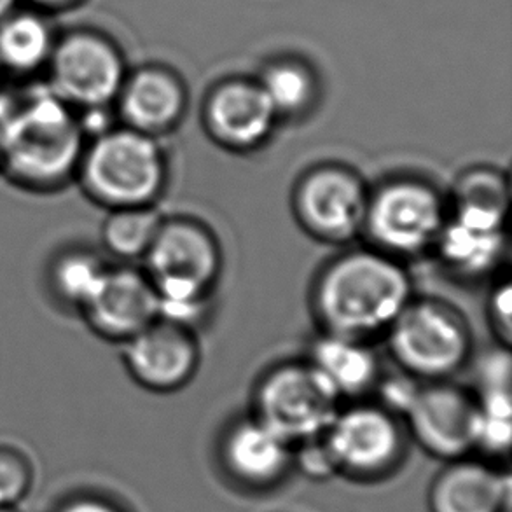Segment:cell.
Returning <instances> with one entry per match:
<instances>
[{"instance_id": "484cf974", "label": "cell", "mask_w": 512, "mask_h": 512, "mask_svg": "<svg viewBox=\"0 0 512 512\" xmlns=\"http://www.w3.org/2000/svg\"><path fill=\"white\" fill-rule=\"evenodd\" d=\"M49 512H132L121 500L97 488H76L56 500Z\"/></svg>"}, {"instance_id": "603a6c76", "label": "cell", "mask_w": 512, "mask_h": 512, "mask_svg": "<svg viewBox=\"0 0 512 512\" xmlns=\"http://www.w3.org/2000/svg\"><path fill=\"white\" fill-rule=\"evenodd\" d=\"M163 219L154 205L112 208L100 226V243L109 256L123 264L144 261Z\"/></svg>"}, {"instance_id": "2e32d148", "label": "cell", "mask_w": 512, "mask_h": 512, "mask_svg": "<svg viewBox=\"0 0 512 512\" xmlns=\"http://www.w3.org/2000/svg\"><path fill=\"white\" fill-rule=\"evenodd\" d=\"M186 109V84L161 65L128 70L114 102L119 125L158 140L180 125Z\"/></svg>"}, {"instance_id": "7a4b0ae2", "label": "cell", "mask_w": 512, "mask_h": 512, "mask_svg": "<svg viewBox=\"0 0 512 512\" xmlns=\"http://www.w3.org/2000/svg\"><path fill=\"white\" fill-rule=\"evenodd\" d=\"M86 142L77 111L37 91L13 102L0 125V177L25 193H60L74 184Z\"/></svg>"}, {"instance_id": "9c48e42d", "label": "cell", "mask_w": 512, "mask_h": 512, "mask_svg": "<svg viewBox=\"0 0 512 512\" xmlns=\"http://www.w3.org/2000/svg\"><path fill=\"white\" fill-rule=\"evenodd\" d=\"M322 439L336 474L366 483L394 474L406 453L399 416L380 404L340 409Z\"/></svg>"}, {"instance_id": "3957f363", "label": "cell", "mask_w": 512, "mask_h": 512, "mask_svg": "<svg viewBox=\"0 0 512 512\" xmlns=\"http://www.w3.org/2000/svg\"><path fill=\"white\" fill-rule=\"evenodd\" d=\"M144 261L160 299V319L193 329L221 277L214 233L193 219H163Z\"/></svg>"}, {"instance_id": "4fadbf2b", "label": "cell", "mask_w": 512, "mask_h": 512, "mask_svg": "<svg viewBox=\"0 0 512 512\" xmlns=\"http://www.w3.org/2000/svg\"><path fill=\"white\" fill-rule=\"evenodd\" d=\"M121 360L139 387L170 394L193 380L200 366V346L193 329L158 319L121 343Z\"/></svg>"}, {"instance_id": "e0dca14e", "label": "cell", "mask_w": 512, "mask_h": 512, "mask_svg": "<svg viewBox=\"0 0 512 512\" xmlns=\"http://www.w3.org/2000/svg\"><path fill=\"white\" fill-rule=\"evenodd\" d=\"M507 472L478 458L451 460L429 488L430 512H506L511 485Z\"/></svg>"}, {"instance_id": "9a60e30c", "label": "cell", "mask_w": 512, "mask_h": 512, "mask_svg": "<svg viewBox=\"0 0 512 512\" xmlns=\"http://www.w3.org/2000/svg\"><path fill=\"white\" fill-rule=\"evenodd\" d=\"M278 119L257 81L226 79L208 93L203 123L215 144L233 153H252L271 139Z\"/></svg>"}, {"instance_id": "7c38bea8", "label": "cell", "mask_w": 512, "mask_h": 512, "mask_svg": "<svg viewBox=\"0 0 512 512\" xmlns=\"http://www.w3.org/2000/svg\"><path fill=\"white\" fill-rule=\"evenodd\" d=\"M79 315L97 338L121 345L160 319V299L146 271L119 264L107 268Z\"/></svg>"}, {"instance_id": "ac0fdd59", "label": "cell", "mask_w": 512, "mask_h": 512, "mask_svg": "<svg viewBox=\"0 0 512 512\" xmlns=\"http://www.w3.org/2000/svg\"><path fill=\"white\" fill-rule=\"evenodd\" d=\"M55 25L51 16L34 7H16L0 20V67L6 77L39 76L48 69L55 49Z\"/></svg>"}, {"instance_id": "8992f818", "label": "cell", "mask_w": 512, "mask_h": 512, "mask_svg": "<svg viewBox=\"0 0 512 512\" xmlns=\"http://www.w3.org/2000/svg\"><path fill=\"white\" fill-rule=\"evenodd\" d=\"M450 217L436 187L422 179L397 177L369 193L364 233L373 249L402 259L434 250Z\"/></svg>"}, {"instance_id": "d4e9b609", "label": "cell", "mask_w": 512, "mask_h": 512, "mask_svg": "<svg viewBox=\"0 0 512 512\" xmlns=\"http://www.w3.org/2000/svg\"><path fill=\"white\" fill-rule=\"evenodd\" d=\"M34 483V462L27 453L13 444L0 443V507L20 509Z\"/></svg>"}, {"instance_id": "5b68a950", "label": "cell", "mask_w": 512, "mask_h": 512, "mask_svg": "<svg viewBox=\"0 0 512 512\" xmlns=\"http://www.w3.org/2000/svg\"><path fill=\"white\" fill-rule=\"evenodd\" d=\"M385 336L395 362L420 381L448 380L471 357V329L439 299H411Z\"/></svg>"}, {"instance_id": "4dcf8cb0", "label": "cell", "mask_w": 512, "mask_h": 512, "mask_svg": "<svg viewBox=\"0 0 512 512\" xmlns=\"http://www.w3.org/2000/svg\"><path fill=\"white\" fill-rule=\"evenodd\" d=\"M21 2L53 16V14L67 13L70 9H76L83 4L84 0H21Z\"/></svg>"}, {"instance_id": "6da1fadb", "label": "cell", "mask_w": 512, "mask_h": 512, "mask_svg": "<svg viewBox=\"0 0 512 512\" xmlns=\"http://www.w3.org/2000/svg\"><path fill=\"white\" fill-rule=\"evenodd\" d=\"M413 298V282L401 259L355 249L320 271L312 303L324 333L369 341L387 333Z\"/></svg>"}, {"instance_id": "277c9868", "label": "cell", "mask_w": 512, "mask_h": 512, "mask_svg": "<svg viewBox=\"0 0 512 512\" xmlns=\"http://www.w3.org/2000/svg\"><path fill=\"white\" fill-rule=\"evenodd\" d=\"M167 179L160 140L118 123L88 139L74 184L91 203L112 210L154 205Z\"/></svg>"}, {"instance_id": "836d02e7", "label": "cell", "mask_w": 512, "mask_h": 512, "mask_svg": "<svg viewBox=\"0 0 512 512\" xmlns=\"http://www.w3.org/2000/svg\"><path fill=\"white\" fill-rule=\"evenodd\" d=\"M4 79H6V76H4V72H2V67H0V88H2V83H4Z\"/></svg>"}, {"instance_id": "d6986e66", "label": "cell", "mask_w": 512, "mask_h": 512, "mask_svg": "<svg viewBox=\"0 0 512 512\" xmlns=\"http://www.w3.org/2000/svg\"><path fill=\"white\" fill-rule=\"evenodd\" d=\"M308 362L317 367L341 399L359 397L380 380V366L367 341L324 333L315 341Z\"/></svg>"}, {"instance_id": "5bb4252c", "label": "cell", "mask_w": 512, "mask_h": 512, "mask_svg": "<svg viewBox=\"0 0 512 512\" xmlns=\"http://www.w3.org/2000/svg\"><path fill=\"white\" fill-rule=\"evenodd\" d=\"M217 458L226 478L245 492H271L294 471V448L256 416L224 430Z\"/></svg>"}, {"instance_id": "4316f807", "label": "cell", "mask_w": 512, "mask_h": 512, "mask_svg": "<svg viewBox=\"0 0 512 512\" xmlns=\"http://www.w3.org/2000/svg\"><path fill=\"white\" fill-rule=\"evenodd\" d=\"M294 469H299L315 481H324L336 474L333 460L322 437L294 446Z\"/></svg>"}, {"instance_id": "44dd1931", "label": "cell", "mask_w": 512, "mask_h": 512, "mask_svg": "<svg viewBox=\"0 0 512 512\" xmlns=\"http://www.w3.org/2000/svg\"><path fill=\"white\" fill-rule=\"evenodd\" d=\"M109 264L97 250L74 243L56 250L46 268V287L55 303L79 315L97 291Z\"/></svg>"}, {"instance_id": "cb8c5ba5", "label": "cell", "mask_w": 512, "mask_h": 512, "mask_svg": "<svg viewBox=\"0 0 512 512\" xmlns=\"http://www.w3.org/2000/svg\"><path fill=\"white\" fill-rule=\"evenodd\" d=\"M278 119L303 118L317 104V76L301 60L282 58L268 63L257 79Z\"/></svg>"}, {"instance_id": "f1b7e54d", "label": "cell", "mask_w": 512, "mask_h": 512, "mask_svg": "<svg viewBox=\"0 0 512 512\" xmlns=\"http://www.w3.org/2000/svg\"><path fill=\"white\" fill-rule=\"evenodd\" d=\"M479 392L511 390V359L507 348L488 353L478 367Z\"/></svg>"}, {"instance_id": "8fae6325", "label": "cell", "mask_w": 512, "mask_h": 512, "mask_svg": "<svg viewBox=\"0 0 512 512\" xmlns=\"http://www.w3.org/2000/svg\"><path fill=\"white\" fill-rule=\"evenodd\" d=\"M402 418L416 443L432 457L451 462L469 457L476 448L478 401L446 380L420 385Z\"/></svg>"}, {"instance_id": "ba28073f", "label": "cell", "mask_w": 512, "mask_h": 512, "mask_svg": "<svg viewBox=\"0 0 512 512\" xmlns=\"http://www.w3.org/2000/svg\"><path fill=\"white\" fill-rule=\"evenodd\" d=\"M340 395L317 367L287 362L273 367L257 385L254 415L291 444L322 437L341 409Z\"/></svg>"}, {"instance_id": "7402d4cb", "label": "cell", "mask_w": 512, "mask_h": 512, "mask_svg": "<svg viewBox=\"0 0 512 512\" xmlns=\"http://www.w3.org/2000/svg\"><path fill=\"white\" fill-rule=\"evenodd\" d=\"M444 266L458 277H485L499 266L506 250L504 231H478L448 217L434 247Z\"/></svg>"}, {"instance_id": "d6a6232c", "label": "cell", "mask_w": 512, "mask_h": 512, "mask_svg": "<svg viewBox=\"0 0 512 512\" xmlns=\"http://www.w3.org/2000/svg\"><path fill=\"white\" fill-rule=\"evenodd\" d=\"M0 512H21V509H6V507H0Z\"/></svg>"}, {"instance_id": "83f0119b", "label": "cell", "mask_w": 512, "mask_h": 512, "mask_svg": "<svg viewBox=\"0 0 512 512\" xmlns=\"http://www.w3.org/2000/svg\"><path fill=\"white\" fill-rule=\"evenodd\" d=\"M420 380L413 378L411 374L404 373L392 376L388 380L376 383L380 390V406L394 413L395 416H404L411 402L415 401L416 392L420 388Z\"/></svg>"}, {"instance_id": "52a82bcc", "label": "cell", "mask_w": 512, "mask_h": 512, "mask_svg": "<svg viewBox=\"0 0 512 512\" xmlns=\"http://www.w3.org/2000/svg\"><path fill=\"white\" fill-rule=\"evenodd\" d=\"M48 90L74 111L111 109L128 74L125 55L109 35L90 27L58 34L46 69Z\"/></svg>"}, {"instance_id": "ffe728a7", "label": "cell", "mask_w": 512, "mask_h": 512, "mask_svg": "<svg viewBox=\"0 0 512 512\" xmlns=\"http://www.w3.org/2000/svg\"><path fill=\"white\" fill-rule=\"evenodd\" d=\"M509 179L495 168H471L453 186L450 217L478 231H504L509 212Z\"/></svg>"}, {"instance_id": "30bf717a", "label": "cell", "mask_w": 512, "mask_h": 512, "mask_svg": "<svg viewBox=\"0 0 512 512\" xmlns=\"http://www.w3.org/2000/svg\"><path fill=\"white\" fill-rule=\"evenodd\" d=\"M369 193L352 168L319 165L301 175L292 193V210L308 235L340 245L364 233Z\"/></svg>"}, {"instance_id": "f546056e", "label": "cell", "mask_w": 512, "mask_h": 512, "mask_svg": "<svg viewBox=\"0 0 512 512\" xmlns=\"http://www.w3.org/2000/svg\"><path fill=\"white\" fill-rule=\"evenodd\" d=\"M490 319L502 345H509L512 326V294L509 282L500 285L493 292L490 298Z\"/></svg>"}, {"instance_id": "1f68e13d", "label": "cell", "mask_w": 512, "mask_h": 512, "mask_svg": "<svg viewBox=\"0 0 512 512\" xmlns=\"http://www.w3.org/2000/svg\"><path fill=\"white\" fill-rule=\"evenodd\" d=\"M20 4L21 0H0V20H4L7 14L13 13Z\"/></svg>"}]
</instances>
